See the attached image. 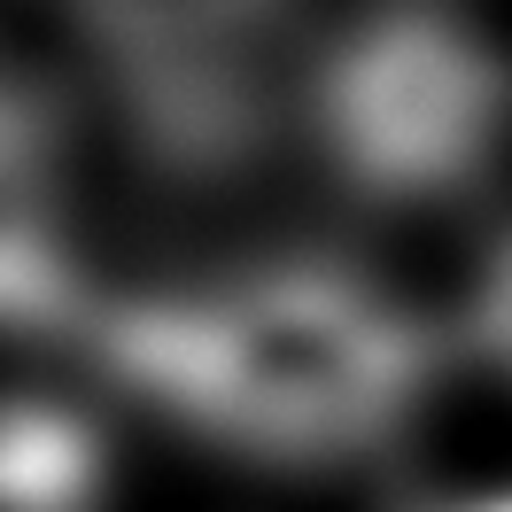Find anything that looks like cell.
<instances>
[{"instance_id": "1", "label": "cell", "mask_w": 512, "mask_h": 512, "mask_svg": "<svg viewBox=\"0 0 512 512\" xmlns=\"http://www.w3.org/2000/svg\"><path fill=\"white\" fill-rule=\"evenodd\" d=\"M78 342L125 396L256 466H342L396 443L443 365L427 319L319 256L94 303Z\"/></svg>"}, {"instance_id": "2", "label": "cell", "mask_w": 512, "mask_h": 512, "mask_svg": "<svg viewBox=\"0 0 512 512\" xmlns=\"http://www.w3.org/2000/svg\"><path fill=\"white\" fill-rule=\"evenodd\" d=\"M326 171L381 210L474 194L512 140V63L427 0H388L303 70Z\"/></svg>"}, {"instance_id": "3", "label": "cell", "mask_w": 512, "mask_h": 512, "mask_svg": "<svg viewBox=\"0 0 512 512\" xmlns=\"http://www.w3.org/2000/svg\"><path fill=\"white\" fill-rule=\"evenodd\" d=\"M63 16L156 179L218 187L288 125L303 0H63Z\"/></svg>"}, {"instance_id": "4", "label": "cell", "mask_w": 512, "mask_h": 512, "mask_svg": "<svg viewBox=\"0 0 512 512\" xmlns=\"http://www.w3.org/2000/svg\"><path fill=\"white\" fill-rule=\"evenodd\" d=\"M94 288L70 249L55 163H0V334H86Z\"/></svg>"}, {"instance_id": "5", "label": "cell", "mask_w": 512, "mask_h": 512, "mask_svg": "<svg viewBox=\"0 0 512 512\" xmlns=\"http://www.w3.org/2000/svg\"><path fill=\"white\" fill-rule=\"evenodd\" d=\"M101 435L70 404H0V512H94Z\"/></svg>"}, {"instance_id": "6", "label": "cell", "mask_w": 512, "mask_h": 512, "mask_svg": "<svg viewBox=\"0 0 512 512\" xmlns=\"http://www.w3.org/2000/svg\"><path fill=\"white\" fill-rule=\"evenodd\" d=\"M466 334H474V350L497 365L512 381V233L497 241V249L481 256L474 272V311H466Z\"/></svg>"}, {"instance_id": "7", "label": "cell", "mask_w": 512, "mask_h": 512, "mask_svg": "<svg viewBox=\"0 0 512 512\" xmlns=\"http://www.w3.org/2000/svg\"><path fill=\"white\" fill-rule=\"evenodd\" d=\"M0 163H55V117L32 78L0 63Z\"/></svg>"}, {"instance_id": "8", "label": "cell", "mask_w": 512, "mask_h": 512, "mask_svg": "<svg viewBox=\"0 0 512 512\" xmlns=\"http://www.w3.org/2000/svg\"><path fill=\"white\" fill-rule=\"evenodd\" d=\"M427 512H512V489H497V497H458V505H427Z\"/></svg>"}]
</instances>
